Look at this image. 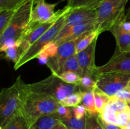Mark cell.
Masks as SVG:
<instances>
[{
	"mask_svg": "<svg viewBox=\"0 0 130 129\" xmlns=\"http://www.w3.org/2000/svg\"><path fill=\"white\" fill-rule=\"evenodd\" d=\"M116 98L119 99L127 102H130V91L127 87L121 90L114 96Z\"/></svg>",
	"mask_w": 130,
	"mask_h": 129,
	"instance_id": "cell-35",
	"label": "cell"
},
{
	"mask_svg": "<svg viewBox=\"0 0 130 129\" xmlns=\"http://www.w3.org/2000/svg\"><path fill=\"white\" fill-rule=\"evenodd\" d=\"M124 20L126 21L130 22V6L129 8L125 11V15H124Z\"/></svg>",
	"mask_w": 130,
	"mask_h": 129,
	"instance_id": "cell-38",
	"label": "cell"
},
{
	"mask_svg": "<svg viewBox=\"0 0 130 129\" xmlns=\"http://www.w3.org/2000/svg\"><path fill=\"white\" fill-rule=\"evenodd\" d=\"M104 0H69L67 6L72 8H87L96 9Z\"/></svg>",
	"mask_w": 130,
	"mask_h": 129,
	"instance_id": "cell-22",
	"label": "cell"
},
{
	"mask_svg": "<svg viewBox=\"0 0 130 129\" xmlns=\"http://www.w3.org/2000/svg\"><path fill=\"white\" fill-rule=\"evenodd\" d=\"M57 5V3H48L46 0H36L29 26L47 22L56 17L59 13V10L55 11Z\"/></svg>",
	"mask_w": 130,
	"mask_h": 129,
	"instance_id": "cell-11",
	"label": "cell"
},
{
	"mask_svg": "<svg viewBox=\"0 0 130 129\" xmlns=\"http://www.w3.org/2000/svg\"><path fill=\"white\" fill-rule=\"evenodd\" d=\"M100 35L95 30H89L83 33L76 39V53L82 51L89 46L92 42Z\"/></svg>",
	"mask_w": 130,
	"mask_h": 129,
	"instance_id": "cell-17",
	"label": "cell"
},
{
	"mask_svg": "<svg viewBox=\"0 0 130 129\" xmlns=\"http://www.w3.org/2000/svg\"><path fill=\"white\" fill-rule=\"evenodd\" d=\"M130 74L104 73L96 76V85L109 97H112L121 90L126 87Z\"/></svg>",
	"mask_w": 130,
	"mask_h": 129,
	"instance_id": "cell-7",
	"label": "cell"
},
{
	"mask_svg": "<svg viewBox=\"0 0 130 129\" xmlns=\"http://www.w3.org/2000/svg\"><path fill=\"white\" fill-rule=\"evenodd\" d=\"M54 129H67V128L60 121Z\"/></svg>",
	"mask_w": 130,
	"mask_h": 129,
	"instance_id": "cell-39",
	"label": "cell"
},
{
	"mask_svg": "<svg viewBox=\"0 0 130 129\" xmlns=\"http://www.w3.org/2000/svg\"><path fill=\"white\" fill-rule=\"evenodd\" d=\"M67 8H68V6H66L62 10H59V13L57 16L47 22L30 25L29 27V29L22 40L25 41L29 46H30L33 43L35 42L41 35H43L47 30H49L55 24L58 18L67 11Z\"/></svg>",
	"mask_w": 130,
	"mask_h": 129,
	"instance_id": "cell-13",
	"label": "cell"
},
{
	"mask_svg": "<svg viewBox=\"0 0 130 129\" xmlns=\"http://www.w3.org/2000/svg\"><path fill=\"white\" fill-rule=\"evenodd\" d=\"M31 93L30 84L25 83L19 76L10 87L0 92V127L22 112L28 97Z\"/></svg>",
	"mask_w": 130,
	"mask_h": 129,
	"instance_id": "cell-1",
	"label": "cell"
},
{
	"mask_svg": "<svg viewBox=\"0 0 130 129\" xmlns=\"http://www.w3.org/2000/svg\"><path fill=\"white\" fill-rule=\"evenodd\" d=\"M30 87L32 92L47 95L59 102L71 94L81 91L78 85L66 83L53 73L43 80L31 83Z\"/></svg>",
	"mask_w": 130,
	"mask_h": 129,
	"instance_id": "cell-5",
	"label": "cell"
},
{
	"mask_svg": "<svg viewBox=\"0 0 130 129\" xmlns=\"http://www.w3.org/2000/svg\"><path fill=\"white\" fill-rule=\"evenodd\" d=\"M57 76L66 83H70V84L78 85L81 79V77L79 75L75 72H70V71L63 72Z\"/></svg>",
	"mask_w": 130,
	"mask_h": 129,
	"instance_id": "cell-27",
	"label": "cell"
},
{
	"mask_svg": "<svg viewBox=\"0 0 130 129\" xmlns=\"http://www.w3.org/2000/svg\"><path fill=\"white\" fill-rule=\"evenodd\" d=\"M56 117L60 120H65V119H69L73 117V113H72V109L71 107H67L60 105L57 109V111L53 113Z\"/></svg>",
	"mask_w": 130,
	"mask_h": 129,
	"instance_id": "cell-31",
	"label": "cell"
},
{
	"mask_svg": "<svg viewBox=\"0 0 130 129\" xmlns=\"http://www.w3.org/2000/svg\"><path fill=\"white\" fill-rule=\"evenodd\" d=\"M96 20H91L69 27H63L53 42L59 46L66 42L76 40L83 33L95 30Z\"/></svg>",
	"mask_w": 130,
	"mask_h": 129,
	"instance_id": "cell-10",
	"label": "cell"
},
{
	"mask_svg": "<svg viewBox=\"0 0 130 129\" xmlns=\"http://www.w3.org/2000/svg\"><path fill=\"white\" fill-rule=\"evenodd\" d=\"M71 10H72V8L68 6L67 11L58 18L55 24L29 47V49L26 51L22 58L14 64V69L15 70L19 69L20 67H21L27 62L31 61L32 59L36 58L37 56L43 51V49L48 44H51L54 41L59 32L64 27L66 16Z\"/></svg>",
	"mask_w": 130,
	"mask_h": 129,
	"instance_id": "cell-6",
	"label": "cell"
},
{
	"mask_svg": "<svg viewBox=\"0 0 130 129\" xmlns=\"http://www.w3.org/2000/svg\"><path fill=\"white\" fill-rule=\"evenodd\" d=\"M31 125L22 113L17 114L0 129H30Z\"/></svg>",
	"mask_w": 130,
	"mask_h": 129,
	"instance_id": "cell-19",
	"label": "cell"
},
{
	"mask_svg": "<svg viewBox=\"0 0 130 129\" xmlns=\"http://www.w3.org/2000/svg\"><path fill=\"white\" fill-rule=\"evenodd\" d=\"M97 113L87 111L86 115V129H104L98 120Z\"/></svg>",
	"mask_w": 130,
	"mask_h": 129,
	"instance_id": "cell-28",
	"label": "cell"
},
{
	"mask_svg": "<svg viewBox=\"0 0 130 129\" xmlns=\"http://www.w3.org/2000/svg\"><path fill=\"white\" fill-rule=\"evenodd\" d=\"M109 104L116 113L129 110L128 102L114 97H110V101L109 102Z\"/></svg>",
	"mask_w": 130,
	"mask_h": 129,
	"instance_id": "cell-29",
	"label": "cell"
},
{
	"mask_svg": "<svg viewBox=\"0 0 130 129\" xmlns=\"http://www.w3.org/2000/svg\"><path fill=\"white\" fill-rule=\"evenodd\" d=\"M29 47L25 41L21 40L20 43L5 51L3 52L4 56L6 59L11 61L15 64L22 58Z\"/></svg>",
	"mask_w": 130,
	"mask_h": 129,
	"instance_id": "cell-16",
	"label": "cell"
},
{
	"mask_svg": "<svg viewBox=\"0 0 130 129\" xmlns=\"http://www.w3.org/2000/svg\"><path fill=\"white\" fill-rule=\"evenodd\" d=\"M60 122L53 113L39 118L31 126L30 129H54Z\"/></svg>",
	"mask_w": 130,
	"mask_h": 129,
	"instance_id": "cell-18",
	"label": "cell"
},
{
	"mask_svg": "<svg viewBox=\"0 0 130 129\" xmlns=\"http://www.w3.org/2000/svg\"><path fill=\"white\" fill-rule=\"evenodd\" d=\"M26 0H0V10H16Z\"/></svg>",
	"mask_w": 130,
	"mask_h": 129,
	"instance_id": "cell-32",
	"label": "cell"
},
{
	"mask_svg": "<svg viewBox=\"0 0 130 129\" xmlns=\"http://www.w3.org/2000/svg\"><path fill=\"white\" fill-rule=\"evenodd\" d=\"M15 10H0V35L8 27Z\"/></svg>",
	"mask_w": 130,
	"mask_h": 129,
	"instance_id": "cell-25",
	"label": "cell"
},
{
	"mask_svg": "<svg viewBox=\"0 0 130 129\" xmlns=\"http://www.w3.org/2000/svg\"><path fill=\"white\" fill-rule=\"evenodd\" d=\"M128 0H104L96 8L95 30L99 34L109 31L125 14Z\"/></svg>",
	"mask_w": 130,
	"mask_h": 129,
	"instance_id": "cell-3",
	"label": "cell"
},
{
	"mask_svg": "<svg viewBox=\"0 0 130 129\" xmlns=\"http://www.w3.org/2000/svg\"><path fill=\"white\" fill-rule=\"evenodd\" d=\"M125 15V14H124ZM120 29L124 32L130 33V22L126 21L124 20V15L118 21Z\"/></svg>",
	"mask_w": 130,
	"mask_h": 129,
	"instance_id": "cell-37",
	"label": "cell"
},
{
	"mask_svg": "<svg viewBox=\"0 0 130 129\" xmlns=\"http://www.w3.org/2000/svg\"><path fill=\"white\" fill-rule=\"evenodd\" d=\"M126 87H127V88H128V89H129V91H130V79H129V82H128V85H127Z\"/></svg>",
	"mask_w": 130,
	"mask_h": 129,
	"instance_id": "cell-41",
	"label": "cell"
},
{
	"mask_svg": "<svg viewBox=\"0 0 130 129\" xmlns=\"http://www.w3.org/2000/svg\"><path fill=\"white\" fill-rule=\"evenodd\" d=\"M82 95L83 92L81 91L72 93L66 97L63 100L60 101V104L62 106L67 107H74L81 104Z\"/></svg>",
	"mask_w": 130,
	"mask_h": 129,
	"instance_id": "cell-24",
	"label": "cell"
},
{
	"mask_svg": "<svg viewBox=\"0 0 130 129\" xmlns=\"http://www.w3.org/2000/svg\"><path fill=\"white\" fill-rule=\"evenodd\" d=\"M60 106L59 101L53 97L31 92L24 104L22 113L32 126L42 116L55 112Z\"/></svg>",
	"mask_w": 130,
	"mask_h": 129,
	"instance_id": "cell-4",
	"label": "cell"
},
{
	"mask_svg": "<svg viewBox=\"0 0 130 129\" xmlns=\"http://www.w3.org/2000/svg\"><path fill=\"white\" fill-rule=\"evenodd\" d=\"M109 31L114 35L116 41L118 49L115 53L130 51V33L123 32L119 27L118 22L112 27Z\"/></svg>",
	"mask_w": 130,
	"mask_h": 129,
	"instance_id": "cell-15",
	"label": "cell"
},
{
	"mask_svg": "<svg viewBox=\"0 0 130 129\" xmlns=\"http://www.w3.org/2000/svg\"><path fill=\"white\" fill-rule=\"evenodd\" d=\"M128 107H129V110H130V102H128Z\"/></svg>",
	"mask_w": 130,
	"mask_h": 129,
	"instance_id": "cell-42",
	"label": "cell"
},
{
	"mask_svg": "<svg viewBox=\"0 0 130 129\" xmlns=\"http://www.w3.org/2000/svg\"><path fill=\"white\" fill-rule=\"evenodd\" d=\"M79 86L80 87L81 91H93L94 89L96 87V80L91 77L83 76L81 77Z\"/></svg>",
	"mask_w": 130,
	"mask_h": 129,
	"instance_id": "cell-30",
	"label": "cell"
},
{
	"mask_svg": "<svg viewBox=\"0 0 130 129\" xmlns=\"http://www.w3.org/2000/svg\"><path fill=\"white\" fill-rule=\"evenodd\" d=\"M96 19V9L87 8H72L66 16L63 27H69L85 22Z\"/></svg>",
	"mask_w": 130,
	"mask_h": 129,
	"instance_id": "cell-14",
	"label": "cell"
},
{
	"mask_svg": "<svg viewBox=\"0 0 130 129\" xmlns=\"http://www.w3.org/2000/svg\"><path fill=\"white\" fill-rule=\"evenodd\" d=\"M61 122L67 129H86V116L82 119H77L73 116L62 120Z\"/></svg>",
	"mask_w": 130,
	"mask_h": 129,
	"instance_id": "cell-26",
	"label": "cell"
},
{
	"mask_svg": "<svg viewBox=\"0 0 130 129\" xmlns=\"http://www.w3.org/2000/svg\"><path fill=\"white\" fill-rule=\"evenodd\" d=\"M93 94L96 110L98 112L100 113L104 109V108L110 102V97L96 87L94 89Z\"/></svg>",
	"mask_w": 130,
	"mask_h": 129,
	"instance_id": "cell-23",
	"label": "cell"
},
{
	"mask_svg": "<svg viewBox=\"0 0 130 129\" xmlns=\"http://www.w3.org/2000/svg\"><path fill=\"white\" fill-rule=\"evenodd\" d=\"M82 101L81 104L85 106L88 112L91 113H99L96 110V105H95L93 91H82Z\"/></svg>",
	"mask_w": 130,
	"mask_h": 129,
	"instance_id": "cell-21",
	"label": "cell"
},
{
	"mask_svg": "<svg viewBox=\"0 0 130 129\" xmlns=\"http://www.w3.org/2000/svg\"><path fill=\"white\" fill-rule=\"evenodd\" d=\"M68 71L75 72V73L79 75L81 77H82V70H81V67H80L79 65V63L76 54H74L72 56L69 57V58L65 61V63H63V67H62L60 74L63 73V72H68Z\"/></svg>",
	"mask_w": 130,
	"mask_h": 129,
	"instance_id": "cell-20",
	"label": "cell"
},
{
	"mask_svg": "<svg viewBox=\"0 0 130 129\" xmlns=\"http://www.w3.org/2000/svg\"><path fill=\"white\" fill-rule=\"evenodd\" d=\"M97 116L99 121L100 122V125H102V126L104 129H121V128L120 126L116 125V124L110 123L107 122L106 121H105V120L102 118V116H100L99 113V114H98Z\"/></svg>",
	"mask_w": 130,
	"mask_h": 129,
	"instance_id": "cell-36",
	"label": "cell"
},
{
	"mask_svg": "<svg viewBox=\"0 0 130 129\" xmlns=\"http://www.w3.org/2000/svg\"><path fill=\"white\" fill-rule=\"evenodd\" d=\"M36 0H26L15 10L7 29L0 35V51L3 53L21 42L29 29Z\"/></svg>",
	"mask_w": 130,
	"mask_h": 129,
	"instance_id": "cell-2",
	"label": "cell"
},
{
	"mask_svg": "<svg viewBox=\"0 0 130 129\" xmlns=\"http://www.w3.org/2000/svg\"><path fill=\"white\" fill-rule=\"evenodd\" d=\"M75 54H76V40L66 42L58 46L56 54L48 58L46 64L52 71V73L57 75L60 73L65 61Z\"/></svg>",
	"mask_w": 130,
	"mask_h": 129,
	"instance_id": "cell-9",
	"label": "cell"
},
{
	"mask_svg": "<svg viewBox=\"0 0 130 129\" xmlns=\"http://www.w3.org/2000/svg\"><path fill=\"white\" fill-rule=\"evenodd\" d=\"M130 120V110L116 113V125L123 127Z\"/></svg>",
	"mask_w": 130,
	"mask_h": 129,
	"instance_id": "cell-33",
	"label": "cell"
},
{
	"mask_svg": "<svg viewBox=\"0 0 130 129\" xmlns=\"http://www.w3.org/2000/svg\"><path fill=\"white\" fill-rule=\"evenodd\" d=\"M97 38L92 42L88 48L82 51L76 53L79 63L83 72V76H88L96 78V66L95 63V51Z\"/></svg>",
	"mask_w": 130,
	"mask_h": 129,
	"instance_id": "cell-12",
	"label": "cell"
},
{
	"mask_svg": "<svg viewBox=\"0 0 130 129\" xmlns=\"http://www.w3.org/2000/svg\"><path fill=\"white\" fill-rule=\"evenodd\" d=\"M104 73L130 74V51L114 53L106 64L96 67V76Z\"/></svg>",
	"mask_w": 130,
	"mask_h": 129,
	"instance_id": "cell-8",
	"label": "cell"
},
{
	"mask_svg": "<svg viewBox=\"0 0 130 129\" xmlns=\"http://www.w3.org/2000/svg\"><path fill=\"white\" fill-rule=\"evenodd\" d=\"M72 113L73 116L77 119H82L86 116L87 113V110L82 104L72 107Z\"/></svg>",
	"mask_w": 130,
	"mask_h": 129,
	"instance_id": "cell-34",
	"label": "cell"
},
{
	"mask_svg": "<svg viewBox=\"0 0 130 129\" xmlns=\"http://www.w3.org/2000/svg\"><path fill=\"white\" fill-rule=\"evenodd\" d=\"M121 129H130V120H129V121L127 123V124L125 126L121 128Z\"/></svg>",
	"mask_w": 130,
	"mask_h": 129,
	"instance_id": "cell-40",
	"label": "cell"
}]
</instances>
